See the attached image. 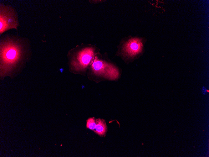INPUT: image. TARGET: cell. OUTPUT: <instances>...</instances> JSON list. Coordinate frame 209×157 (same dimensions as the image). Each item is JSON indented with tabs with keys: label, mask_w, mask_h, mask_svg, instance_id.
Instances as JSON below:
<instances>
[{
	"label": "cell",
	"mask_w": 209,
	"mask_h": 157,
	"mask_svg": "<svg viewBox=\"0 0 209 157\" xmlns=\"http://www.w3.org/2000/svg\"><path fill=\"white\" fill-rule=\"evenodd\" d=\"M27 38L18 36L4 35L1 38L2 68L10 70L20 61L23 56L22 46Z\"/></svg>",
	"instance_id": "6da1fadb"
},
{
	"label": "cell",
	"mask_w": 209,
	"mask_h": 157,
	"mask_svg": "<svg viewBox=\"0 0 209 157\" xmlns=\"http://www.w3.org/2000/svg\"><path fill=\"white\" fill-rule=\"evenodd\" d=\"M19 25L18 14L15 9L9 6L0 4V34L9 29L17 30Z\"/></svg>",
	"instance_id": "7a4b0ae2"
},
{
	"label": "cell",
	"mask_w": 209,
	"mask_h": 157,
	"mask_svg": "<svg viewBox=\"0 0 209 157\" xmlns=\"http://www.w3.org/2000/svg\"><path fill=\"white\" fill-rule=\"evenodd\" d=\"M91 64V70L95 75L103 76L110 80L116 79L119 76V71L116 68L96 57H94Z\"/></svg>",
	"instance_id": "3957f363"
},
{
	"label": "cell",
	"mask_w": 209,
	"mask_h": 157,
	"mask_svg": "<svg viewBox=\"0 0 209 157\" xmlns=\"http://www.w3.org/2000/svg\"><path fill=\"white\" fill-rule=\"evenodd\" d=\"M94 57V49L92 48H86L79 52L72 64L77 71L84 70L91 63Z\"/></svg>",
	"instance_id": "277c9868"
},
{
	"label": "cell",
	"mask_w": 209,
	"mask_h": 157,
	"mask_svg": "<svg viewBox=\"0 0 209 157\" xmlns=\"http://www.w3.org/2000/svg\"><path fill=\"white\" fill-rule=\"evenodd\" d=\"M141 38H134L129 40L122 48L123 55L128 58H133L141 53L143 48Z\"/></svg>",
	"instance_id": "5b68a950"
},
{
	"label": "cell",
	"mask_w": 209,
	"mask_h": 157,
	"mask_svg": "<svg viewBox=\"0 0 209 157\" xmlns=\"http://www.w3.org/2000/svg\"><path fill=\"white\" fill-rule=\"evenodd\" d=\"M95 122L96 125L94 131L95 133L100 136L104 135L107 130L105 120L103 119L98 118L95 119Z\"/></svg>",
	"instance_id": "8992f818"
},
{
	"label": "cell",
	"mask_w": 209,
	"mask_h": 157,
	"mask_svg": "<svg viewBox=\"0 0 209 157\" xmlns=\"http://www.w3.org/2000/svg\"><path fill=\"white\" fill-rule=\"evenodd\" d=\"M96 125L95 120L94 117L88 118L86 121V128L94 131Z\"/></svg>",
	"instance_id": "52a82bcc"
},
{
	"label": "cell",
	"mask_w": 209,
	"mask_h": 157,
	"mask_svg": "<svg viewBox=\"0 0 209 157\" xmlns=\"http://www.w3.org/2000/svg\"><path fill=\"white\" fill-rule=\"evenodd\" d=\"M206 91L208 92H209V90H207Z\"/></svg>",
	"instance_id": "ba28073f"
}]
</instances>
